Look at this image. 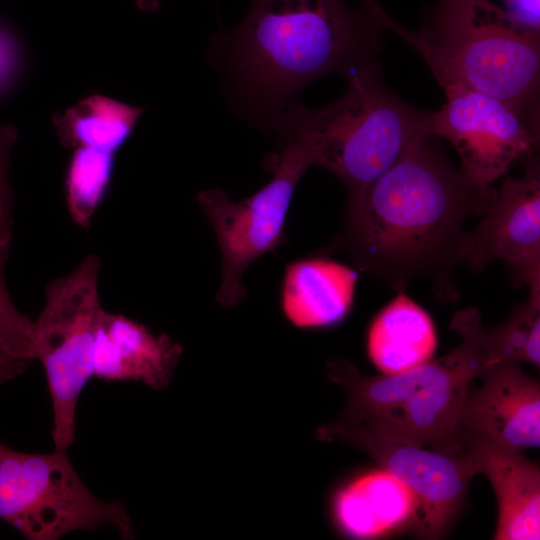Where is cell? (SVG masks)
<instances>
[{"mask_svg":"<svg viewBox=\"0 0 540 540\" xmlns=\"http://www.w3.org/2000/svg\"><path fill=\"white\" fill-rule=\"evenodd\" d=\"M269 160L272 179L246 199L233 202L222 189L199 193L198 203L212 225L222 257V279L217 301L230 308L245 296L242 275L258 257L274 251L285 240L287 212L294 190L313 166L305 149L284 142Z\"/></svg>","mask_w":540,"mask_h":540,"instance_id":"obj_8","label":"cell"},{"mask_svg":"<svg viewBox=\"0 0 540 540\" xmlns=\"http://www.w3.org/2000/svg\"><path fill=\"white\" fill-rule=\"evenodd\" d=\"M11 239L0 237V352L27 366L35 361L34 322L14 305L5 280Z\"/></svg>","mask_w":540,"mask_h":540,"instance_id":"obj_21","label":"cell"},{"mask_svg":"<svg viewBox=\"0 0 540 540\" xmlns=\"http://www.w3.org/2000/svg\"><path fill=\"white\" fill-rule=\"evenodd\" d=\"M506 12L525 28L540 33V0H503Z\"/></svg>","mask_w":540,"mask_h":540,"instance_id":"obj_23","label":"cell"},{"mask_svg":"<svg viewBox=\"0 0 540 540\" xmlns=\"http://www.w3.org/2000/svg\"><path fill=\"white\" fill-rule=\"evenodd\" d=\"M407 42L444 91L462 88L540 116V33L491 0H438Z\"/></svg>","mask_w":540,"mask_h":540,"instance_id":"obj_5","label":"cell"},{"mask_svg":"<svg viewBox=\"0 0 540 540\" xmlns=\"http://www.w3.org/2000/svg\"><path fill=\"white\" fill-rule=\"evenodd\" d=\"M521 177L506 178L481 223L466 232L460 263L476 273L495 260L506 263L515 286L540 283V162L525 163Z\"/></svg>","mask_w":540,"mask_h":540,"instance_id":"obj_10","label":"cell"},{"mask_svg":"<svg viewBox=\"0 0 540 540\" xmlns=\"http://www.w3.org/2000/svg\"><path fill=\"white\" fill-rule=\"evenodd\" d=\"M17 137L13 126L0 123V237L12 239L13 197L9 183L11 151Z\"/></svg>","mask_w":540,"mask_h":540,"instance_id":"obj_22","label":"cell"},{"mask_svg":"<svg viewBox=\"0 0 540 540\" xmlns=\"http://www.w3.org/2000/svg\"><path fill=\"white\" fill-rule=\"evenodd\" d=\"M114 167V153L79 147L69 161L66 179L68 211L75 224L88 228L105 197Z\"/></svg>","mask_w":540,"mask_h":540,"instance_id":"obj_20","label":"cell"},{"mask_svg":"<svg viewBox=\"0 0 540 540\" xmlns=\"http://www.w3.org/2000/svg\"><path fill=\"white\" fill-rule=\"evenodd\" d=\"M383 30L343 0H251L245 18L211 45L242 111L270 129L307 85L378 61Z\"/></svg>","mask_w":540,"mask_h":540,"instance_id":"obj_2","label":"cell"},{"mask_svg":"<svg viewBox=\"0 0 540 540\" xmlns=\"http://www.w3.org/2000/svg\"><path fill=\"white\" fill-rule=\"evenodd\" d=\"M450 329L462 342L436 360L395 375L366 376L346 360L327 363L347 394L341 416L324 431L356 430L379 439L457 455L455 431L471 381L490 363L480 340L454 314Z\"/></svg>","mask_w":540,"mask_h":540,"instance_id":"obj_3","label":"cell"},{"mask_svg":"<svg viewBox=\"0 0 540 540\" xmlns=\"http://www.w3.org/2000/svg\"><path fill=\"white\" fill-rule=\"evenodd\" d=\"M463 454L476 474L486 475L496 495L498 522L494 539L540 538V471L521 450L475 442Z\"/></svg>","mask_w":540,"mask_h":540,"instance_id":"obj_14","label":"cell"},{"mask_svg":"<svg viewBox=\"0 0 540 540\" xmlns=\"http://www.w3.org/2000/svg\"><path fill=\"white\" fill-rule=\"evenodd\" d=\"M323 441H342L364 450L379 466L401 480L419 503L414 533L440 536L460 511L469 482L476 475L463 454L451 455L405 443L379 439L356 430L324 431Z\"/></svg>","mask_w":540,"mask_h":540,"instance_id":"obj_11","label":"cell"},{"mask_svg":"<svg viewBox=\"0 0 540 540\" xmlns=\"http://www.w3.org/2000/svg\"><path fill=\"white\" fill-rule=\"evenodd\" d=\"M446 103L432 111L429 133L448 140L460 170L483 188L507 174L515 163L538 155L540 116L480 92L445 91Z\"/></svg>","mask_w":540,"mask_h":540,"instance_id":"obj_9","label":"cell"},{"mask_svg":"<svg viewBox=\"0 0 540 540\" xmlns=\"http://www.w3.org/2000/svg\"><path fill=\"white\" fill-rule=\"evenodd\" d=\"M182 352L168 335H156L125 315L101 308L94 332L93 377L142 382L161 390L170 383Z\"/></svg>","mask_w":540,"mask_h":540,"instance_id":"obj_13","label":"cell"},{"mask_svg":"<svg viewBox=\"0 0 540 540\" xmlns=\"http://www.w3.org/2000/svg\"><path fill=\"white\" fill-rule=\"evenodd\" d=\"M437 336L429 314L401 291L374 318L367 336L370 360L384 375L429 362Z\"/></svg>","mask_w":540,"mask_h":540,"instance_id":"obj_17","label":"cell"},{"mask_svg":"<svg viewBox=\"0 0 540 540\" xmlns=\"http://www.w3.org/2000/svg\"><path fill=\"white\" fill-rule=\"evenodd\" d=\"M66 452L26 453L0 442V519L29 540H55L103 526L132 539L125 506L94 495Z\"/></svg>","mask_w":540,"mask_h":540,"instance_id":"obj_6","label":"cell"},{"mask_svg":"<svg viewBox=\"0 0 540 540\" xmlns=\"http://www.w3.org/2000/svg\"><path fill=\"white\" fill-rule=\"evenodd\" d=\"M101 262L90 254L68 275L52 280L33 321L35 358L44 369L52 405V440L67 451L75 439L77 405L93 377L92 350L101 304Z\"/></svg>","mask_w":540,"mask_h":540,"instance_id":"obj_7","label":"cell"},{"mask_svg":"<svg viewBox=\"0 0 540 540\" xmlns=\"http://www.w3.org/2000/svg\"><path fill=\"white\" fill-rule=\"evenodd\" d=\"M138 8L144 12H155L160 6V0H135Z\"/></svg>","mask_w":540,"mask_h":540,"instance_id":"obj_27","label":"cell"},{"mask_svg":"<svg viewBox=\"0 0 540 540\" xmlns=\"http://www.w3.org/2000/svg\"><path fill=\"white\" fill-rule=\"evenodd\" d=\"M419 503L401 480L380 468L364 473L337 491L333 500L336 524L357 539L414 531Z\"/></svg>","mask_w":540,"mask_h":540,"instance_id":"obj_15","label":"cell"},{"mask_svg":"<svg viewBox=\"0 0 540 540\" xmlns=\"http://www.w3.org/2000/svg\"><path fill=\"white\" fill-rule=\"evenodd\" d=\"M337 100L316 109L294 103L272 124L283 142L302 146L313 166L334 174L347 198L363 192L418 138L429 133L432 111L400 98L373 62L347 78Z\"/></svg>","mask_w":540,"mask_h":540,"instance_id":"obj_4","label":"cell"},{"mask_svg":"<svg viewBox=\"0 0 540 540\" xmlns=\"http://www.w3.org/2000/svg\"><path fill=\"white\" fill-rule=\"evenodd\" d=\"M357 279V271L324 257L294 261L284 274L283 313L298 328L334 326L352 308Z\"/></svg>","mask_w":540,"mask_h":540,"instance_id":"obj_16","label":"cell"},{"mask_svg":"<svg viewBox=\"0 0 540 540\" xmlns=\"http://www.w3.org/2000/svg\"><path fill=\"white\" fill-rule=\"evenodd\" d=\"M497 197L455 168L438 137L426 134L360 194L347 198L344 225L323 253L344 252L356 268L403 291L428 278L436 295L454 302L452 273L460 263L472 215Z\"/></svg>","mask_w":540,"mask_h":540,"instance_id":"obj_1","label":"cell"},{"mask_svg":"<svg viewBox=\"0 0 540 540\" xmlns=\"http://www.w3.org/2000/svg\"><path fill=\"white\" fill-rule=\"evenodd\" d=\"M11 38L0 29V84L7 79L15 63V51Z\"/></svg>","mask_w":540,"mask_h":540,"instance_id":"obj_25","label":"cell"},{"mask_svg":"<svg viewBox=\"0 0 540 540\" xmlns=\"http://www.w3.org/2000/svg\"><path fill=\"white\" fill-rule=\"evenodd\" d=\"M361 9L369 13L375 20L383 27L397 34L403 39L407 33V29L397 23L389 14L384 10L377 0H360Z\"/></svg>","mask_w":540,"mask_h":540,"instance_id":"obj_24","label":"cell"},{"mask_svg":"<svg viewBox=\"0 0 540 540\" xmlns=\"http://www.w3.org/2000/svg\"><path fill=\"white\" fill-rule=\"evenodd\" d=\"M466 393L455 436L463 448L486 442L522 450L540 445V385L514 361L487 363Z\"/></svg>","mask_w":540,"mask_h":540,"instance_id":"obj_12","label":"cell"},{"mask_svg":"<svg viewBox=\"0 0 540 540\" xmlns=\"http://www.w3.org/2000/svg\"><path fill=\"white\" fill-rule=\"evenodd\" d=\"M27 370V367L0 352V384H4Z\"/></svg>","mask_w":540,"mask_h":540,"instance_id":"obj_26","label":"cell"},{"mask_svg":"<svg viewBox=\"0 0 540 540\" xmlns=\"http://www.w3.org/2000/svg\"><path fill=\"white\" fill-rule=\"evenodd\" d=\"M480 340L489 362H528L540 364V283L529 287V296L517 305L510 317L493 328H486L477 309L459 311Z\"/></svg>","mask_w":540,"mask_h":540,"instance_id":"obj_19","label":"cell"},{"mask_svg":"<svg viewBox=\"0 0 540 540\" xmlns=\"http://www.w3.org/2000/svg\"><path fill=\"white\" fill-rule=\"evenodd\" d=\"M144 112L107 96L90 95L52 117L60 143L69 149L90 147L115 153Z\"/></svg>","mask_w":540,"mask_h":540,"instance_id":"obj_18","label":"cell"}]
</instances>
